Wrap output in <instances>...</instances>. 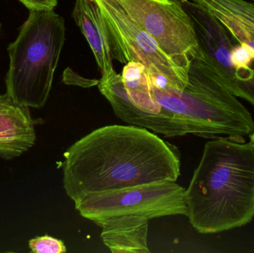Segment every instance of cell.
I'll return each instance as SVG.
<instances>
[{
	"instance_id": "1",
	"label": "cell",
	"mask_w": 254,
	"mask_h": 253,
	"mask_svg": "<svg viewBox=\"0 0 254 253\" xmlns=\"http://www.w3.org/2000/svg\"><path fill=\"white\" fill-rule=\"evenodd\" d=\"M64 156L63 184L74 204L94 193L176 181L181 173L176 147L133 125L95 129Z\"/></svg>"
},
{
	"instance_id": "2",
	"label": "cell",
	"mask_w": 254,
	"mask_h": 253,
	"mask_svg": "<svg viewBox=\"0 0 254 253\" xmlns=\"http://www.w3.org/2000/svg\"><path fill=\"white\" fill-rule=\"evenodd\" d=\"M185 200L190 223L201 234L249 224L254 218V147L225 138L207 141Z\"/></svg>"
},
{
	"instance_id": "3",
	"label": "cell",
	"mask_w": 254,
	"mask_h": 253,
	"mask_svg": "<svg viewBox=\"0 0 254 253\" xmlns=\"http://www.w3.org/2000/svg\"><path fill=\"white\" fill-rule=\"evenodd\" d=\"M183 92L152 89L162 109L177 116L188 135L245 142L254 130L250 111L201 58L191 62Z\"/></svg>"
},
{
	"instance_id": "4",
	"label": "cell",
	"mask_w": 254,
	"mask_h": 253,
	"mask_svg": "<svg viewBox=\"0 0 254 253\" xmlns=\"http://www.w3.org/2000/svg\"><path fill=\"white\" fill-rule=\"evenodd\" d=\"M65 40L62 16L54 10H30L16 40L7 47L10 64L4 95L20 105L44 107Z\"/></svg>"
},
{
	"instance_id": "5",
	"label": "cell",
	"mask_w": 254,
	"mask_h": 253,
	"mask_svg": "<svg viewBox=\"0 0 254 253\" xmlns=\"http://www.w3.org/2000/svg\"><path fill=\"white\" fill-rule=\"evenodd\" d=\"M82 217L99 225L123 215L148 219L170 215H188L185 189L176 181H161L122 190L94 193L74 204Z\"/></svg>"
},
{
	"instance_id": "6",
	"label": "cell",
	"mask_w": 254,
	"mask_h": 253,
	"mask_svg": "<svg viewBox=\"0 0 254 253\" xmlns=\"http://www.w3.org/2000/svg\"><path fill=\"white\" fill-rule=\"evenodd\" d=\"M110 38L112 58L127 64L140 62L149 77L164 74L175 90L183 92L188 86L189 71L173 62L155 40L127 13L118 0L98 1Z\"/></svg>"
},
{
	"instance_id": "7",
	"label": "cell",
	"mask_w": 254,
	"mask_h": 253,
	"mask_svg": "<svg viewBox=\"0 0 254 253\" xmlns=\"http://www.w3.org/2000/svg\"><path fill=\"white\" fill-rule=\"evenodd\" d=\"M128 16L179 66L201 57L192 20L179 0H118Z\"/></svg>"
},
{
	"instance_id": "8",
	"label": "cell",
	"mask_w": 254,
	"mask_h": 253,
	"mask_svg": "<svg viewBox=\"0 0 254 253\" xmlns=\"http://www.w3.org/2000/svg\"><path fill=\"white\" fill-rule=\"evenodd\" d=\"M98 88L113 107L116 115L125 123L149 129L167 138L188 135L176 114L165 110L159 114H149L137 108L130 101L122 75L114 69L102 75Z\"/></svg>"
},
{
	"instance_id": "9",
	"label": "cell",
	"mask_w": 254,
	"mask_h": 253,
	"mask_svg": "<svg viewBox=\"0 0 254 253\" xmlns=\"http://www.w3.org/2000/svg\"><path fill=\"white\" fill-rule=\"evenodd\" d=\"M34 121L29 108L16 104L5 95L0 96V157H19L35 144Z\"/></svg>"
},
{
	"instance_id": "10",
	"label": "cell",
	"mask_w": 254,
	"mask_h": 253,
	"mask_svg": "<svg viewBox=\"0 0 254 253\" xmlns=\"http://www.w3.org/2000/svg\"><path fill=\"white\" fill-rule=\"evenodd\" d=\"M72 16L93 52L101 74L114 69L108 29L98 2L95 0H76Z\"/></svg>"
},
{
	"instance_id": "11",
	"label": "cell",
	"mask_w": 254,
	"mask_h": 253,
	"mask_svg": "<svg viewBox=\"0 0 254 253\" xmlns=\"http://www.w3.org/2000/svg\"><path fill=\"white\" fill-rule=\"evenodd\" d=\"M101 237L114 253H148L149 219L140 215H123L102 221Z\"/></svg>"
},
{
	"instance_id": "12",
	"label": "cell",
	"mask_w": 254,
	"mask_h": 253,
	"mask_svg": "<svg viewBox=\"0 0 254 253\" xmlns=\"http://www.w3.org/2000/svg\"><path fill=\"white\" fill-rule=\"evenodd\" d=\"M122 80L131 102L141 111L159 114L161 107L155 101L146 68L140 62H129L124 67Z\"/></svg>"
},
{
	"instance_id": "13",
	"label": "cell",
	"mask_w": 254,
	"mask_h": 253,
	"mask_svg": "<svg viewBox=\"0 0 254 253\" xmlns=\"http://www.w3.org/2000/svg\"><path fill=\"white\" fill-rule=\"evenodd\" d=\"M202 7L217 18L239 43L247 45L254 51V25L222 9L210 6Z\"/></svg>"
},
{
	"instance_id": "14",
	"label": "cell",
	"mask_w": 254,
	"mask_h": 253,
	"mask_svg": "<svg viewBox=\"0 0 254 253\" xmlns=\"http://www.w3.org/2000/svg\"><path fill=\"white\" fill-rule=\"evenodd\" d=\"M201 7H217L249 22L254 26V3L246 0H192Z\"/></svg>"
},
{
	"instance_id": "15",
	"label": "cell",
	"mask_w": 254,
	"mask_h": 253,
	"mask_svg": "<svg viewBox=\"0 0 254 253\" xmlns=\"http://www.w3.org/2000/svg\"><path fill=\"white\" fill-rule=\"evenodd\" d=\"M31 252L35 253H64L66 247L59 239L49 236H38L28 242Z\"/></svg>"
},
{
	"instance_id": "16",
	"label": "cell",
	"mask_w": 254,
	"mask_h": 253,
	"mask_svg": "<svg viewBox=\"0 0 254 253\" xmlns=\"http://www.w3.org/2000/svg\"><path fill=\"white\" fill-rule=\"evenodd\" d=\"M27 8L33 11L54 10L58 5V0H19Z\"/></svg>"
},
{
	"instance_id": "17",
	"label": "cell",
	"mask_w": 254,
	"mask_h": 253,
	"mask_svg": "<svg viewBox=\"0 0 254 253\" xmlns=\"http://www.w3.org/2000/svg\"><path fill=\"white\" fill-rule=\"evenodd\" d=\"M249 140H250L249 143H250V144H252L253 147H254V132H252V135L249 136Z\"/></svg>"
},
{
	"instance_id": "18",
	"label": "cell",
	"mask_w": 254,
	"mask_h": 253,
	"mask_svg": "<svg viewBox=\"0 0 254 253\" xmlns=\"http://www.w3.org/2000/svg\"><path fill=\"white\" fill-rule=\"evenodd\" d=\"M95 1H101V0H95Z\"/></svg>"
},
{
	"instance_id": "19",
	"label": "cell",
	"mask_w": 254,
	"mask_h": 253,
	"mask_svg": "<svg viewBox=\"0 0 254 253\" xmlns=\"http://www.w3.org/2000/svg\"><path fill=\"white\" fill-rule=\"evenodd\" d=\"M252 2L254 3V0H252Z\"/></svg>"
},
{
	"instance_id": "20",
	"label": "cell",
	"mask_w": 254,
	"mask_h": 253,
	"mask_svg": "<svg viewBox=\"0 0 254 253\" xmlns=\"http://www.w3.org/2000/svg\"><path fill=\"white\" fill-rule=\"evenodd\" d=\"M0 28H1V23H0Z\"/></svg>"
},
{
	"instance_id": "21",
	"label": "cell",
	"mask_w": 254,
	"mask_h": 253,
	"mask_svg": "<svg viewBox=\"0 0 254 253\" xmlns=\"http://www.w3.org/2000/svg\"><path fill=\"white\" fill-rule=\"evenodd\" d=\"M0 96H1V95H0Z\"/></svg>"
}]
</instances>
